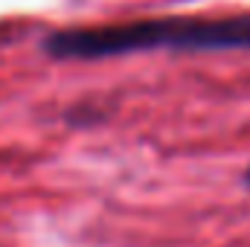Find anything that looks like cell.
Here are the masks:
<instances>
[{"label":"cell","mask_w":250,"mask_h":247,"mask_svg":"<svg viewBox=\"0 0 250 247\" xmlns=\"http://www.w3.org/2000/svg\"><path fill=\"white\" fill-rule=\"evenodd\" d=\"M44 50L62 62H99L143 50H250V15L151 18L53 32Z\"/></svg>","instance_id":"6da1fadb"},{"label":"cell","mask_w":250,"mask_h":247,"mask_svg":"<svg viewBox=\"0 0 250 247\" xmlns=\"http://www.w3.org/2000/svg\"><path fill=\"white\" fill-rule=\"evenodd\" d=\"M245 184L250 186V169H248V172H245Z\"/></svg>","instance_id":"7a4b0ae2"}]
</instances>
